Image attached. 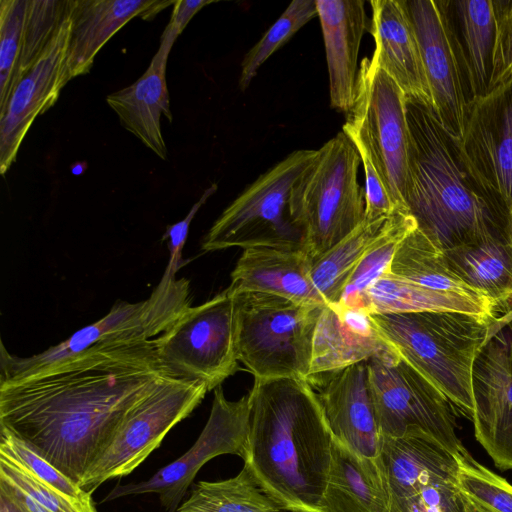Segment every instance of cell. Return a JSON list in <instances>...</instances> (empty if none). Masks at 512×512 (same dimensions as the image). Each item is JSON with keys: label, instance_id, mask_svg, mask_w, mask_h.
Segmentation results:
<instances>
[{"label": "cell", "instance_id": "cell-28", "mask_svg": "<svg viewBox=\"0 0 512 512\" xmlns=\"http://www.w3.org/2000/svg\"><path fill=\"white\" fill-rule=\"evenodd\" d=\"M455 274L493 306L498 318H512V242L487 238L443 250Z\"/></svg>", "mask_w": 512, "mask_h": 512}, {"label": "cell", "instance_id": "cell-38", "mask_svg": "<svg viewBox=\"0 0 512 512\" xmlns=\"http://www.w3.org/2000/svg\"><path fill=\"white\" fill-rule=\"evenodd\" d=\"M0 455L12 459L46 485L84 504H93L91 494L4 428H0Z\"/></svg>", "mask_w": 512, "mask_h": 512}, {"label": "cell", "instance_id": "cell-15", "mask_svg": "<svg viewBox=\"0 0 512 512\" xmlns=\"http://www.w3.org/2000/svg\"><path fill=\"white\" fill-rule=\"evenodd\" d=\"M404 1L418 40L432 109L442 125L460 139L469 97L445 1Z\"/></svg>", "mask_w": 512, "mask_h": 512}, {"label": "cell", "instance_id": "cell-6", "mask_svg": "<svg viewBox=\"0 0 512 512\" xmlns=\"http://www.w3.org/2000/svg\"><path fill=\"white\" fill-rule=\"evenodd\" d=\"M233 295L237 357L254 379H306L325 305L300 304L266 293Z\"/></svg>", "mask_w": 512, "mask_h": 512}, {"label": "cell", "instance_id": "cell-42", "mask_svg": "<svg viewBox=\"0 0 512 512\" xmlns=\"http://www.w3.org/2000/svg\"><path fill=\"white\" fill-rule=\"evenodd\" d=\"M217 185L212 184L208 187L200 199L192 206L188 214L180 221L167 226L163 239H167V247L169 251V261L167 266L173 273L177 274L179 269L184 265L182 252L186 243L190 224L201 206L214 194Z\"/></svg>", "mask_w": 512, "mask_h": 512}, {"label": "cell", "instance_id": "cell-37", "mask_svg": "<svg viewBox=\"0 0 512 512\" xmlns=\"http://www.w3.org/2000/svg\"><path fill=\"white\" fill-rule=\"evenodd\" d=\"M27 0L0 1V114L16 85Z\"/></svg>", "mask_w": 512, "mask_h": 512}, {"label": "cell", "instance_id": "cell-30", "mask_svg": "<svg viewBox=\"0 0 512 512\" xmlns=\"http://www.w3.org/2000/svg\"><path fill=\"white\" fill-rule=\"evenodd\" d=\"M365 301L370 314L459 311L497 318L488 307L472 299L432 290L387 271L367 289Z\"/></svg>", "mask_w": 512, "mask_h": 512}, {"label": "cell", "instance_id": "cell-18", "mask_svg": "<svg viewBox=\"0 0 512 512\" xmlns=\"http://www.w3.org/2000/svg\"><path fill=\"white\" fill-rule=\"evenodd\" d=\"M335 438L355 453L381 455L383 435L370 391L367 362L309 375Z\"/></svg>", "mask_w": 512, "mask_h": 512}, {"label": "cell", "instance_id": "cell-41", "mask_svg": "<svg viewBox=\"0 0 512 512\" xmlns=\"http://www.w3.org/2000/svg\"><path fill=\"white\" fill-rule=\"evenodd\" d=\"M496 33L490 90L512 78V0H493Z\"/></svg>", "mask_w": 512, "mask_h": 512}, {"label": "cell", "instance_id": "cell-19", "mask_svg": "<svg viewBox=\"0 0 512 512\" xmlns=\"http://www.w3.org/2000/svg\"><path fill=\"white\" fill-rule=\"evenodd\" d=\"M178 34L168 25L147 70L133 84L106 97L122 126L162 160L168 156L161 130V118L172 122L166 68Z\"/></svg>", "mask_w": 512, "mask_h": 512}, {"label": "cell", "instance_id": "cell-22", "mask_svg": "<svg viewBox=\"0 0 512 512\" xmlns=\"http://www.w3.org/2000/svg\"><path fill=\"white\" fill-rule=\"evenodd\" d=\"M313 263L303 249H244L228 289L232 294L266 293L300 304L326 305L311 280Z\"/></svg>", "mask_w": 512, "mask_h": 512}, {"label": "cell", "instance_id": "cell-35", "mask_svg": "<svg viewBox=\"0 0 512 512\" xmlns=\"http://www.w3.org/2000/svg\"><path fill=\"white\" fill-rule=\"evenodd\" d=\"M69 3L70 0H27L16 84L52 39L68 10Z\"/></svg>", "mask_w": 512, "mask_h": 512}, {"label": "cell", "instance_id": "cell-27", "mask_svg": "<svg viewBox=\"0 0 512 512\" xmlns=\"http://www.w3.org/2000/svg\"><path fill=\"white\" fill-rule=\"evenodd\" d=\"M469 102L490 90L496 23L493 0L445 1Z\"/></svg>", "mask_w": 512, "mask_h": 512}, {"label": "cell", "instance_id": "cell-44", "mask_svg": "<svg viewBox=\"0 0 512 512\" xmlns=\"http://www.w3.org/2000/svg\"><path fill=\"white\" fill-rule=\"evenodd\" d=\"M0 512H29L2 483H0Z\"/></svg>", "mask_w": 512, "mask_h": 512}, {"label": "cell", "instance_id": "cell-4", "mask_svg": "<svg viewBox=\"0 0 512 512\" xmlns=\"http://www.w3.org/2000/svg\"><path fill=\"white\" fill-rule=\"evenodd\" d=\"M384 340L469 419L475 360L508 319L459 311L371 314Z\"/></svg>", "mask_w": 512, "mask_h": 512}, {"label": "cell", "instance_id": "cell-2", "mask_svg": "<svg viewBox=\"0 0 512 512\" xmlns=\"http://www.w3.org/2000/svg\"><path fill=\"white\" fill-rule=\"evenodd\" d=\"M244 465L282 510L324 512L334 435L305 378L254 379Z\"/></svg>", "mask_w": 512, "mask_h": 512}, {"label": "cell", "instance_id": "cell-20", "mask_svg": "<svg viewBox=\"0 0 512 512\" xmlns=\"http://www.w3.org/2000/svg\"><path fill=\"white\" fill-rule=\"evenodd\" d=\"M368 31L375 41L372 60L401 88L406 99L432 108L418 40L404 0H372Z\"/></svg>", "mask_w": 512, "mask_h": 512}, {"label": "cell", "instance_id": "cell-12", "mask_svg": "<svg viewBox=\"0 0 512 512\" xmlns=\"http://www.w3.org/2000/svg\"><path fill=\"white\" fill-rule=\"evenodd\" d=\"M152 342L168 373L214 390L238 369L234 295L226 288L188 307Z\"/></svg>", "mask_w": 512, "mask_h": 512}, {"label": "cell", "instance_id": "cell-7", "mask_svg": "<svg viewBox=\"0 0 512 512\" xmlns=\"http://www.w3.org/2000/svg\"><path fill=\"white\" fill-rule=\"evenodd\" d=\"M190 306L189 280L177 279L166 266L160 282L146 300L116 301L104 317L43 352L19 357L10 354L2 343L0 383L31 376L94 346L150 341Z\"/></svg>", "mask_w": 512, "mask_h": 512}, {"label": "cell", "instance_id": "cell-32", "mask_svg": "<svg viewBox=\"0 0 512 512\" xmlns=\"http://www.w3.org/2000/svg\"><path fill=\"white\" fill-rule=\"evenodd\" d=\"M177 512H282L244 465L234 477L199 481Z\"/></svg>", "mask_w": 512, "mask_h": 512}, {"label": "cell", "instance_id": "cell-25", "mask_svg": "<svg viewBox=\"0 0 512 512\" xmlns=\"http://www.w3.org/2000/svg\"><path fill=\"white\" fill-rule=\"evenodd\" d=\"M323 508L324 512H392L391 488L381 455L361 456L334 437Z\"/></svg>", "mask_w": 512, "mask_h": 512}, {"label": "cell", "instance_id": "cell-23", "mask_svg": "<svg viewBox=\"0 0 512 512\" xmlns=\"http://www.w3.org/2000/svg\"><path fill=\"white\" fill-rule=\"evenodd\" d=\"M393 350L378 332L371 314L339 303L326 304L314 335L309 375L367 362Z\"/></svg>", "mask_w": 512, "mask_h": 512}, {"label": "cell", "instance_id": "cell-1", "mask_svg": "<svg viewBox=\"0 0 512 512\" xmlns=\"http://www.w3.org/2000/svg\"><path fill=\"white\" fill-rule=\"evenodd\" d=\"M167 375L152 340L94 346L0 383V428L79 485L125 415Z\"/></svg>", "mask_w": 512, "mask_h": 512}, {"label": "cell", "instance_id": "cell-49", "mask_svg": "<svg viewBox=\"0 0 512 512\" xmlns=\"http://www.w3.org/2000/svg\"><path fill=\"white\" fill-rule=\"evenodd\" d=\"M475 504H476V503H475ZM477 505H478V504H477ZM482 508H483V507H482ZM483 509H485V508H483ZM485 510H486L487 512H492V511H489V510H487V509H485Z\"/></svg>", "mask_w": 512, "mask_h": 512}, {"label": "cell", "instance_id": "cell-34", "mask_svg": "<svg viewBox=\"0 0 512 512\" xmlns=\"http://www.w3.org/2000/svg\"><path fill=\"white\" fill-rule=\"evenodd\" d=\"M315 16L316 0L292 1L245 55L241 64L240 89L245 91L263 63Z\"/></svg>", "mask_w": 512, "mask_h": 512}, {"label": "cell", "instance_id": "cell-40", "mask_svg": "<svg viewBox=\"0 0 512 512\" xmlns=\"http://www.w3.org/2000/svg\"><path fill=\"white\" fill-rule=\"evenodd\" d=\"M468 498L455 482L429 486L392 506V512H465Z\"/></svg>", "mask_w": 512, "mask_h": 512}, {"label": "cell", "instance_id": "cell-48", "mask_svg": "<svg viewBox=\"0 0 512 512\" xmlns=\"http://www.w3.org/2000/svg\"><path fill=\"white\" fill-rule=\"evenodd\" d=\"M508 326V328L511 330L512 332V318L507 322L506 324Z\"/></svg>", "mask_w": 512, "mask_h": 512}, {"label": "cell", "instance_id": "cell-10", "mask_svg": "<svg viewBox=\"0 0 512 512\" xmlns=\"http://www.w3.org/2000/svg\"><path fill=\"white\" fill-rule=\"evenodd\" d=\"M367 368L383 436L423 434L455 456L466 450L456 433L454 405L395 349L367 361Z\"/></svg>", "mask_w": 512, "mask_h": 512}, {"label": "cell", "instance_id": "cell-14", "mask_svg": "<svg viewBox=\"0 0 512 512\" xmlns=\"http://www.w3.org/2000/svg\"><path fill=\"white\" fill-rule=\"evenodd\" d=\"M458 145L477 187L509 219L512 214V78L468 103Z\"/></svg>", "mask_w": 512, "mask_h": 512}, {"label": "cell", "instance_id": "cell-17", "mask_svg": "<svg viewBox=\"0 0 512 512\" xmlns=\"http://www.w3.org/2000/svg\"><path fill=\"white\" fill-rule=\"evenodd\" d=\"M71 7L38 59L13 89L0 114V172L15 162L22 141L37 116L50 109L70 81L67 52L71 32Z\"/></svg>", "mask_w": 512, "mask_h": 512}, {"label": "cell", "instance_id": "cell-16", "mask_svg": "<svg viewBox=\"0 0 512 512\" xmlns=\"http://www.w3.org/2000/svg\"><path fill=\"white\" fill-rule=\"evenodd\" d=\"M472 397L477 441L496 467L512 469V332L507 325L491 336L475 360Z\"/></svg>", "mask_w": 512, "mask_h": 512}, {"label": "cell", "instance_id": "cell-43", "mask_svg": "<svg viewBox=\"0 0 512 512\" xmlns=\"http://www.w3.org/2000/svg\"><path fill=\"white\" fill-rule=\"evenodd\" d=\"M213 2V0H176L168 26L180 35L194 15Z\"/></svg>", "mask_w": 512, "mask_h": 512}, {"label": "cell", "instance_id": "cell-46", "mask_svg": "<svg viewBox=\"0 0 512 512\" xmlns=\"http://www.w3.org/2000/svg\"><path fill=\"white\" fill-rule=\"evenodd\" d=\"M469 500V499H468ZM465 512H487L485 509H483L481 506L475 504L471 500L468 502V506L465 510Z\"/></svg>", "mask_w": 512, "mask_h": 512}, {"label": "cell", "instance_id": "cell-29", "mask_svg": "<svg viewBox=\"0 0 512 512\" xmlns=\"http://www.w3.org/2000/svg\"><path fill=\"white\" fill-rule=\"evenodd\" d=\"M387 272L432 290L472 299L488 307L496 316L490 302L455 274L443 250L418 227L399 244Z\"/></svg>", "mask_w": 512, "mask_h": 512}, {"label": "cell", "instance_id": "cell-36", "mask_svg": "<svg viewBox=\"0 0 512 512\" xmlns=\"http://www.w3.org/2000/svg\"><path fill=\"white\" fill-rule=\"evenodd\" d=\"M456 459V483L469 500L492 512H512L511 484L477 462L467 450Z\"/></svg>", "mask_w": 512, "mask_h": 512}, {"label": "cell", "instance_id": "cell-13", "mask_svg": "<svg viewBox=\"0 0 512 512\" xmlns=\"http://www.w3.org/2000/svg\"><path fill=\"white\" fill-rule=\"evenodd\" d=\"M250 427L249 394L228 400L221 386L214 389L209 418L193 446L175 461L140 482L116 485L102 502L154 493L166 512L178 507L200 468L214 457L232 454L244 460Z\"/></svg>", "mask_w": 512, "mask_h": 512}, {"label": "cell", "instance_id": "cell-21", "mask_svg": "<svg viewBox=\"0 0 512 512\" xmlns=\"http://www.w3.org/2000/svg\"><path fill=\"white\" fill-rule=\"evenodd\" d=\"M325 45L331 107L349 113L355 103L358 54L369 29L362 0H316Z\"/></svg>", "mask_w": 512, "mask_h": 512}, {"label": "cell", "instance_id": "cell-47", "mask_svg": "<svg viewBox=\"0 0 512 512\" xmlns=\"http://www.w3.org/2000/svg\"><path fill=\"white\" fill-rule=\"evenodd\" d=\"M508 236L510 241L512 242V214L509 216L508 219Z\"/></svg>", "mask_w": 512, "mask_h": 512}, {"label": "cell", "instance_id": "cell-24", "mask_svg": "<svg viewBox=\"0 0 512 512\" xmlns=\"http://www.w3.org/2000/svg\"><path fill=\"white\" fill-rule=\"evenodd\" d=\"M175 1L72 0L67 52L70 80L90 72L101 48L134 17L152 20Z\"/></svg>", "mask_w": 512, "mask_h": 512}, {"label": "cell", "instance_id": "cell-11", "mask_svg": "<svg viewBox=\"0 0 512 512\" xmlns=\"http://www.w3.org/2000/svg\"><path fill=\"white\" fill-rule=\"evenodd\" d=\"M208 388L200 381L167 375L125 415L79 486L92 494L105 481L136 469L167 433L202 402Z\"/></svg>", "mask_w": 512, "mask_h": 512}, {"label": "cell", "instance_id": "cell-39", "mask_svg": "<svg viewBox=\"0 0 512 512\" xmlns=\"http://www.w3.org/2000/svg\"><path fill=\"white\" fill-rule=\"evenodd\" d=\"M0 479L26 494L46 512H97L94 504H84L46 485L4 455H0Z\"/></svg>", "mask_w": 512, "mask_h": 512}, {"label": "cell", "instance_id": "cell-33", "mask_svg": "<svg viewBox=\"0 0 512 512\" xmlns=\"http://www.w3.org/2000/svg\"><path fill=\"white\" fill-rule=\"evenodd\" d=\"M387 219L364 220L313 263L312 283L327 304L340 301L351 273Z\"/></svg>", "mask_w": 512, "mask_h": 512}, {"label": "cell", "instance_id": "cell-3", "mask_svg": "<svg viewBox=\"0 0 512 512\" xmlns=\"http://www.w3.org/2000/svg\"><path fill=\"white\" fill-rule=\"evenodd\" d=\"M409 127L405 203L417 227L441 250L508 236V218L480 191L458 138L433 109L406 99Z\"/></svg>", "mask_w": 512, "mask_h": 512}, {"label": "cell", "instance_id": "cell-8", "mask_svg": "<svg viewBox=\"0 0 512 512\" xmlns=\"http://www.w3.org/2000/svg\"><path fill=\"white\" fill-rule=\"evenodd\" d=\"M316 154L317 150L294 151L261 174L221 213L201 249H303V232L291 212V192Z\"/></svg>", "mask_w": 512, "mask_h": 512}, {"label": "cell", "instance_id": "cell-9", "mask_svg": "<svg viewBox=\"0 0 512 512\" xmlns=\"http://www.w3.org/2000/svg\"><path fill=\"white\" fill-rule=\"evenodd\" d=\"M356 88L343 133L369 154L397 209L409 212L405 203L409 151L406 96L372 58L361 61Z\"/></svg>", "mask_w": 512, "mask_h": 512}, {"label": "cell", "instance_id": "cell-45", "mask_svg": "<svg viewBox=\"0 0 512 512\" xmlns=\"http://www.w3.org/2000/svg\"><path fill=\"white\" fill-rule=\"evenodd\" d=\"M85 169H86V164L78 162L71 166V173H73L74 175H81Z\"/></svg>", "mask_w": 512, "mask_h": 512}, {"label": "cell", "instance_id": "cell-5", "mask_svg": "<svg viewBox=\"0 0 512 512\" xmlns=\"http://www.w3.org/2000/svg\"><path fill=\"white\" fill-rule=\"evenodd\" d=\"M360 164L356 147L342 131L317 150L292 188L291 212L313 262L365 220Z\"/></svg>", "mask_w": 512, "mask_h": 512}, {"label": "cell", "instance_id": "cell-31", "mask_svg": "<svg viewBox=\"0 0 512 512\" xmlns=\"http://www.w3.org/2000/svg\"><path fill=\"white\" fill-rule=\"evenodd\" d=\"M416 227V220L409 212L397 211L389 216L351 273L338 303L368 312L367 289L388 271L399 244Z\"/></svg>", "mask_w": 512, "mask_h": 512}, {"label": "cell", "instance_id": "cell-26", "mask_svg": "<svg viewBox=\"0 0 512 512\" xmlns=\"http://www.w3.org/2000/svg\"><path fill=\"white\" fill-rule=\"evenodd\" d=\"M381 457L386 468L392 506L429 486L455 482L456 456L423 434L383 436Z\"/></svg>", "mask_w": 512, "mask_h": 512}]
</instances>
